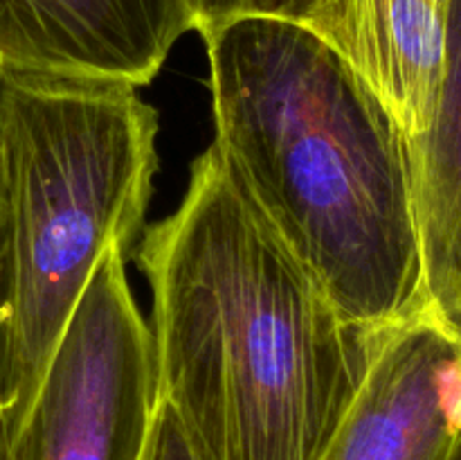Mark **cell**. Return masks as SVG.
<instances>
[{
  "label": "cell",
  "mask_w": 461,
  "mask_h": 460,
  "mask_svg": "<svg viewBox=\"0 0 461 460\" xmlns=\"http://www.w3.org/2000/svg\"><path fill=\"white\" fill-rule=\"evenodd\" d=\"M158 400L198 460H320L385 332L349 323L214 144L135 246Z\"/></svg>",
  "instance_id": "6da1fadb"
},
{
  "label": "cell",
  "mask_w": 461,
  "mask_h": 460,
  "mask_svg": "<svg viewBox=\"0 0 461 460\" xmlns=\"http://www.w3.org/2000/svg\"><path fill=\"white\" fill-rule=\"evenodd\" d=\"M214 147L349 323L428 314L408 135L322 36L279 18L201 34Z\"/></svg>",
  "instance_id": "7a4b0ae2"
},
{
  "label": "cell",
  "mask_w": 461,
  "mask_h": 460,
  "mask_svg": "<svg viewBox=\"0 0 461 460\" xmlns=\"http://www.w3.org/2000/svg\"><path fill=\"white\" fill-rule=\"evenodd\" d=\"M158 131L133 86L0 79V404L12 436L97 262L113 246L133 255L147 228Z\"/></svg>",
  "instance_id": "3957f363"
},
{
  "label": "cell",
  "mask_w": 461,
  "mask_h": 460,
  "mask_svg": "<svg viewBox=\"0 0 461 460\" xmlns=\"http://www.w3.org/2000/svg\"><path fill=\"white\" fill-rule=\"evenodd\" d=\"M129 257L113 246L95 266L14 431V460H142L158 383Z\"/></svg>",
  "instance_id": "277c9868"
},
{
  "label": "cell",
  "mask_w": 461,
  "mask_h": 460,
  "mask_svg": "<svg viewBox=\"0 0 461 460\" xmlns=\"http://www.w3.org/2000/svg\"><path fill=\"white\" fill-rule=\"evenodd\" d=\"M192 30L187 0H0V79L138 88Z\"/></svg>",
  "instance_id": "5b68a950"
},
{
  "label": "cell",
  "mask_w": 461,
  "mask_h": 460,
  "mask_svg": "<svg viewBox=\"0 0 461 460\" xmlns=\"http://www.w3.org/2000/svg\"><path fill=\"white\" fill-rule=\"evenodd\" d=\"M459 347L430 316L387 329L320 460H448L459 431L444 368Z\"/></svg>",
  "instance_id": "8992f818"
},
{
  "label": "cell",
  "mask_w": 461,
  "mask_h": 460,
  "mask_svg": "<svg viewBox=\"0 0 461 460\" xmlns=\"http://www.w3.org/2000/svg\"><path fill=\"white\" fill-rule=\"evenodd\" d=\"M446 12L448 0H327L311 30L372 86L412 140L435 108Z\"/></svg>",
  "instance_id": "52a82bcc"
},
{
  "label": "cell",
  "mask_w": 461,
  "mask_h": 460,
  "mask_svg": "<svg viewBox=\"0 0 461 460\" xmlns=\"http://www.w3.org/2000/svg\"><path fill=\"white\" fill-rule=\"evenodd\" d=\"M408 144L428 314L461 341V0H448L444 61L430 122Z\"/></svg>",
  "instance_id": "ba28073f"
},
{
  "label": "cell",
  "mask_w": 461,
  "mask_h": 460,
  "mask_svg": "<svg viewBox=\"0 0 461 460\" xmlns=\"http://www.w3.org/2000/svg\"><path fill=\"white\" fill-rule=\"evenodd\" d=\"M324 3L327 0H187L198 34L239 18H279L311 27Z\"/></svg>",
  "instance_id": "9c48e42d"
},
{
  "label": "cell",
  "mask_w": 461,
  "mask_h": 460,
  "mask_svg": "<svg viewBox=\"0 0 461 460\" xmlns=\"http://www.w3.org/2000/svg\"><path fill=\"white\" fill-rule=\"evenodd\" d=\"M142 460H198L174 410L158 400Z\"/></svg>",
  "instance_id": "30bf717a"
},
{
  "label": "cell",
  "mask_w": 461,
  "mask_h": 460,
  "mask_svg": "<svg viewBox=\"0 0 461 460\" xmlns=\"http://www.w3.org/2000/svg\"><path fill=\"white\" fill-rule=\"evenodd\" d=\"M5 237H7V228H5V207H3V197H0V311H3ZM0 460H14V449H12V433H9V424H7V418H5L3 404H0Z\"/></svg>",
  "instance_id": "8fae6325"
},
{
  "label": "cell",
  "mask_w": 461,
  "mask_h": 460,
  "mask_svg": "<svg viewBox=\"0 0 461 460\" xmlns=\"http://www.w3.org/2000/svg\"><path fill=\"white\" fill-rule=\"evenodd\" d=\"M448 460H461V431H459L457 440H455L453 449H450V455H448Z\"/></svg>",
  "instance_id": "7c38bea8"
}]
</instances>
